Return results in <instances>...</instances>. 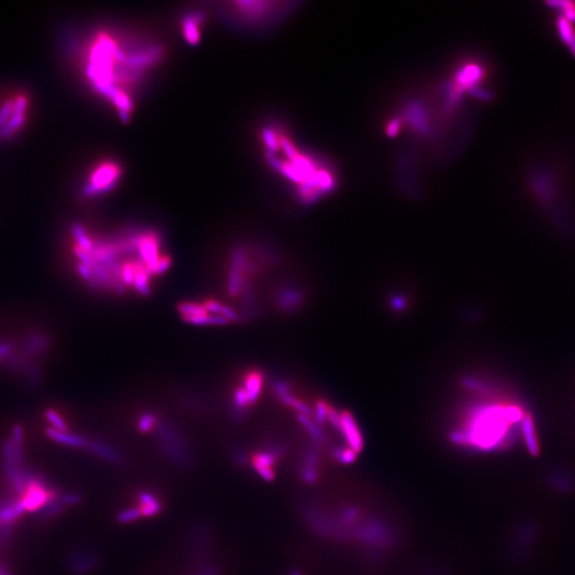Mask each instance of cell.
Masks as SVG:
<instances>
[{
    "label": "cell",
    "mask_w": 575,
    "mask_h": 575,
    "mask_svg": "<svg viewBox=\"0 0 575 575\" xmlns=\"http://www.w3.org/2000/svg\"><path fill=\"white\" fill-rule=\"evenodd\" d=\"M156 423V415L151 413H145L138 421V427L141 431H148Z\"/></svg>",
    "instance_id": "28"
},
{
    "label": "cell",
    "mask_w": 575,
    "mask_h": 575,
    "mask_svg": "<svg viewBox=\"0 0 575 575\" xmlns=\"http://www.w3.org/2000/svg\"><path fill=\"white\" fill-rule=\"evenodd\" d=\"M184 322L192 324V325H214V326H225L227 324H230V322L224 319L223 316H214V314H207L204 316H190V318H184Z\"/></svg>",
    "instance_id": "18"
},
{
    "label": "cell",
    "mask_w": 575,
    "mask_h": 575,
    "mask_svg": "<svg viewBox=\"0 0 575 575\" xmlns=\"http://www.w3.org/2000/svg\"><path fill=\"white\" fill-rule=\"evenodd\" d=\"M549 5L554 9L558 10L563 17L568 19L571 23H575V3H572V1H553V3H549Z\"/></svg>",
    "instance_id": "22"
},
{
    "label": "cell",
    "mask_w": 575,
    "mask_h": 575,
    "mask_svg": "<svg viewBox=\"0 0 575 575\" xmlns=\"http://www.w3.org/2000/svg\"><path fill=\"white\" fill-rule=\"evenodd\" d=\"M135 277V268L132 260L125 262L122 264L121 268V275H119V280L125 284V286H133Z\"/></svg>",
    "instance_id": "26"
},
{
    "label": "cell",
    "mask_w": 575,
    "mask_h": 575,
    "mask_svg": "<svg viewBox=\"0 0 575 575\" xmlns=\"http://www.w3.org/2000/svg\"><path fill=\"white\" fill-rule=\"evenodd\" d=\"M122 176L121 165L114 161H103L89 175L83 188L85 196H96L112 190Z\"/></svg>",
    "instance_id": "4"
},
{
    "label": "cell",
    "mask_w": 575,
    "mask_h": 575,
    "mask_svg": "<svg viewBox=\"0 0 575 575\" xmlns=\"http://www.w3.org/2000/svg\"><path fill=\"white\" fill-rule=\"evenodd\" d=\"M45 418L51 423V429H55V431H62V433L69 431L67 422L63 420V418L57 411H53V409H47L45 411Z\"/></svg>",
    "instance_id": "25"
},
{
    "label": "cell",
    "mask_w": 575,
    "mask_h": 575,
    "mask_svg": "<svg viewBox=\"0 0 575 575\" xmlns=\"http://www.w3.org/2000/svg\"><path fill=\"white\" fill-rule=\"evenodd\" d=\"M302 300V293L292 286H284L276 295L275 302L282 311L289 312L298 308Z\"/></svg>",
    "instance_id": "11"
},
{
    "label": "cell",
    "mask_w": 575,
    "mask_h": 575,
    "mask_svg": "<svg viewBox=\"0 0 575 575\" xmlns=\"http://www.w3.org/2000/svg\"><path fill=\"white\" fill-rule=\"evenodd\" d=\"M205 13L200 11L190 12L181 21V33L187 43L198 44L202 39L205 25Z\"/></svg>",
    "instance_id": "8"
},
{
    "label": "cell",
    "mask_w": 575,
    "mask_h": 575,
    "mask_svg": "<svg viewBox=\"0 0 575 575\" xmlns=\"http://www.w3.org/2000/svg\"><path fill=\"white\" fill-rule=\"evenodd\" d=\"M474 403L467 407L458 440L483 449L508 447L521 435L529 413L518 401L486 384L474 383Z\"/></svg>",
    "instance_id": "2"
},
{
    "label": "cell",
    "mask_w": 575,
    "mask_h": 575,
    "mask_svg": "<svg viewBox=\"0 0 575 575\" xmlns=\"http://www.w3.org/2000/svg\"><path fill=\"white\" fill-rule=\"evenodd\" d=\"M234 408H236L237 415L240 417L242 413L246 411V408L250 406V400H248V393L243 387L237 388L234 393Z\"/></svg>",
    "instance_id": "24"
},
{
    "label": "cell",
    "mask_w": 575,
    "mask_h": 575,
    "mask_svg": "<svg viewBox=\"0 0 575 575\" xmlns=\"http://www.w3.org/2000/svg\"><path fill=\"white\" fill-rule=\"evenodd\" d=\"M27 107L28 99L24 95L10 99L0 107V138L9 139L22 129L26 123Z\"/></svg>",
    "instance_id": "5"
},
{
    "label": "cell",
    "mask_w": 575,
    "mask_h": 575,
    "mask_svg": "<svg viewBox=\"0 0 575 575\" xmlns=\"http://www.w3.org/2000/svg\"><path fill=\"white\" fill-rule=\"evenodd\" d=\"M62 503L60 502L59 497L49 501L46 504L44 505L43 508L39 511L40 519L42 520H49V519L55 518L59 516L61 511L63 510Z\"/></svg>",
    "instance_id": "20"
},
{
    "label": "cell",
    "mask_w": 575,
    "mask_h": 575,
    "mask_svg": "<svg viewBox=\"0 0 575 575\" xmlns=\"http://www.w3.org/2000/svg\"><path fill=\"white\" fill-rule=\"evenodd\" d=\"M46 435L47 437L51 438V440L59 443V445H65V447H78V449L87 447V439L81 437V436L69 433V431L62 433V431H55L51 427H49L46 429Z\"/></svg>",
    "instance_id": "13"
},
{
    "label": "cell",
    "mask_w": 575,
    "mask_h": 575,
    "mask_svg": "<svg viewBox=\"0 0 575 575\" xmlns=\"http://www.w3.org/2000/svg\"><path fill=\"white\" fill-rule=\"evenodd\" d=\"M179 314L181 318H190V316H204L208 314L205 309L204 305L200 302H182L177 306Z\"/></svg>",
    "instance_id": "19"
},
{
    "label": "cell",
    "mask_w": 575,
    "mask_h": 575,
    "mask_svg": "<svg viewBox=\"0 0 575 575\" xmlns=\"http://www.w3.org/2000/svg\"><path fill=\"white\" fill-rule=\"evenodd\" d=\"M0 575H11V573L3 565H0Z\"/></svg>",
    "instance_id": "32"
},
{
    "label": "cell",
    "mask_w": 575,
    "mask_h": 575,
    "mask_svg": "<svg viewBox=\"0 0 575 575\" xmlns=\"http://www.w3.org/2000/svg\"><path fill=\"white\" fill-rule=\"evenodd\" d=\"M87 449L93 453L96 454L98 456L103 458L108 459V461H114L117 459V454L103 443H97V441H87Z\"/></svg>",
    "instance_id": "23"
},
{
    "label": "cell",
    "mask_w": 575,
    "mask_h": 575,
    "mask_svg": "<svg viewBox=\"0 0 575 575\" xmlns=\"http://www.w3.org/2000/svg\"><path fill=\"white\" fill-rule=\"evenodd\" d=\"M171 266H172V258H171V256H169V255H162L160 260H159L158 264H157L156 268H155L154 276L162 275L165 272H168L170 270Z\"/></svg>",
    "instance_id": "29"
},
{
    "label": "cell",
    "mask_w": 575,
    "mask_h": 575,
    "mask_svg": "<svg viewBox=\"0 0 575 575\" xmlns=\"http://www.w3.org/2000/svg\"><path fill=\"white\" fill-rule=\"evenodd\" d=\"M260 139L266 162L302 204H312L335 186V176L327 165L296 144L282 127H264Z\"/></svg>",
    "instance_id": "3"
},
{
    "label": "cell",
    "mask_w": 575,
    "mask_h": 575,
    "mask_svg": "<svg viewBox=\"0 0 575 575\" xmlns=\"http://www.w3.org/2000/svg\"><path fill=\"white\" fill-rule=\"evenodd\" d=\"M71 234L76 241V248H80L85 252H89L93 248V238L87 234L85 227L80 224H74L71 226Z\"/></svg>",
    "instance_id": "16"
},
{
    "label": "cell",
    "mask_w": 575,
    "mask_h": 575,
    "mask_svg": "<svg viewBox=\"0 0 575 575\" xmlns=\"http://www.w3.org/2000/svg\"><path fill=\"white\" fill-rule=\"evenodd\" d=\"M22 499H8L0 502V527L13 529V524L25 513Z\"/></svg>",
    "instance_id": "9"
},
{
    "label": "cell",
    "mask_w": 575,
    "mask_h": 575,
    "mask_svg": "<svg viewBox=\"0 0 575 575\" xmlns=\"http://www.w3.org/2000/svg\"><path fill=\"white\" fill-rule=\"evenodd\" d=\"M164 58L162 45L149 40L101 30L89 41L85 74L95 92L121 119H129L137 95Z\"/></svg>",
    "instance_id": "1"
},
{
    "label": "cell",
    "mask_w": 575,
    "mask_h": 575,
    "mask_svg": "<svg viewBox=\"0 0 575 575\" xmlns=\"http://www.w3.org/2000/svg\"><path fill=\"white\" fill-rule=\"evenodd\" d=\"M60 502L62 503L63 506H76V505L80 504L81 497L77 493L67 492L59 495Z\"/></svg>",
    "instance_id": "30"
},
{
    "label": "cell",
    "mask_w": 575,
    "mask_h": 575,
    "mask_svg": "<svg viewBox=\"0 0 575 575\" xmlns=\"http://www.w3.org/2000/svg\"><path fill=\"white\" fill-rule=\"evenodd\" d=\"M13 445L14 458L15 463L19 467H22L23 465L24 453H23V441H24V431L22 425L15 424L12 429L11 439H10Z\"/></svg>",
    "instance_id": "17"
},
{
    "label": "cell",
    "mask_w": 575,
    "mask_h": 575,
    "mask_svg": "<svg viewBox=\"0 0 575 575\" xmlns=\"http://www.w3.org/2000/svg\"><path fill=\"white\" fill-rule=\"evenodd\" d=\"M51 345V339L49 336L43 335L41 332H35L33 335L28 337L26 341L25 346H24L23 356L25 359L33 357H42L45 355L49 347Z\"/></svg>",
    "instance_id": "10"
},
{
    "label": "cell",
    "mask_w": 575,
    "mask_h": 575,
    "mask_svg": "<svg viewBox=\"0 0 575 575\" xmlns=\"http://www.w3.org/2000/svg\"><path fill=\"white\" fill-rule=\"evenodd\" d=\"M3 467L6 479L11 483V487L15 493L23 497L27 488L26 481V472L22 470L15 463L14 458L13 445L11 440H7L3 443Z\"/></svg>",
    "instance_id": "6"
},
{
    "label": "cell",
    "mask_w": 575,
    "mask_h": 575,
    "mask_svg": "<svg viewBox=\"0 0 575 575\" xmlns=\"http://www.w3.org/2000/svg\"><path fill=\"white\" fill-rule=\"evenodd\" d=\"M28 384L33 388H37L41 384L42 370L37 365L30 366L27 372Z\"/></svg>",
    "instance_id": "27"
},
{
    "label": "cell",
    "mask_w": 575,
    "mask_h": 575,
    "mask_svg": "<svg viewBox=\"0 0 575 575\" xmlns=\"http://www.w3.org/2000/svg\"><path fill=\"white\" fill-rule=\"evenodd\" d=\"M13 351L14 346L11 341H0V362L5 361L6 358Z\"/></svg>",
    "instance_id": "31"
},
{
    "label": "cell",
    "mask_w": 575,
    "mask_h": 575,
    "mask_svg": "<svg viewBox=\"0 0 575 575\" xmlns=\"http://www.w3.org/2000/svg\"><path fill=\"white\" fill-rule=\"evenodd\" d=\"M264 375L259 370H252L243 379L244 389L248 393L250 405L256 403L264 389Z\"/></svg>",
    "instance_id": "12"
},
{
    "label": "cell",
    "mask_w": 575,
    "mask_h": 575,
    "mask_svg": "<svg viewBox=\"0 0 575 575\" xmlns=\"http://www.w3.org/2000/svg\"><path fill=\"white\" fill-rule=\"evenodd\" d=\"M276 5L278 3H268V1H240V3H232V11L236 17L244 21L257 23V22L264 21L280 10L275 8Z\"/></svg>",
    "instance_id": "7"
},
{
    "label": "cell",
    "mask_w": 575,
    "mask_h": 575,
    "mask_svg": "<svg viewBox=\"0 0 575 575\" xmlns=\"http://www.w3.org/2000/svg\"><path fill=\"white\" fill-rule=\"evenodd\" d=\"M97 560L93 556L85 553L77 552L69 558V568L76 574H81L87 571L92 570L96 565Z\"/></svg>",
    "instance_id": "15"
},
{
    "label": "cell",
    "mask_w": 575,
    "mask_h": 575,
    "mask_svg": "<svg viewBox=\"0 0 575 575\" xmlns=\"http://www.w3.org/2000/svg\"><path fill=\"white\" fill-rule=\"evenodd\" d=\"M556 25L559 37L575 57V28L573 23L559 15Z\"/></svg>",
    "instance_id": "14"
},
{
    "label": "cell",
    "mask_w": 575,
    "mask_h": 575,
    "mask_svg": "<svg viewBox=\"0 0 575 575\" xmlns=\"http://www.w3.org/2000/svg\"><path fill=\"white\" fill-rule=\"evenodd\" d=\"M77 272H78L79 276H80V277L83 278V280H85V282H87L89 286H91V288H92V289L96 290V291H103V286L99 284L98 280H97V278L95 277L92 268L79 262V264H77Z\"/></svg>",
    "instance_id": "21"
}]
</instances>
